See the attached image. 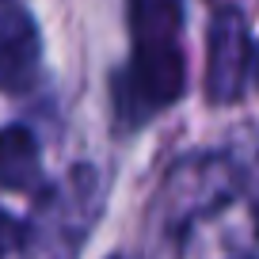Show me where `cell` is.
Listing matches in <instances>:
<instances>
[{"label": "cell", "mask_w": 259, "mask_h": 259, "mask_svg": "<svg viewBox=\"0 0 259 259\" xmlns=\"http://www.w3.org/2000/svg\"><path fill=\"white\" fill-rule=\"evenodd\" d=\"M251 76V31L236 8H221L206 38V96L213 103H236Z\"/></svg>", "instance_id": "2"}, {"label": "cell", "mask_w": 259, "mask_h": 259, "mask_svg": "<svg viewBox=\"0 0 259 259\" xmlns=\"http://www.w3.org/2000/svg\"><path fill=\"white\" fill-rule=\"evenodd\" d=\"M42 76V38L34 19L16 4L0 8V92H31Z\"/></svg>", "instance_id": "3"}, {"label": "cell", "mask_w": 259, "mask_h": 259, "mask_svg": "<svg viewBox=\"0 0 259 259\" xmlns=\"http://www.w3.org/2000/svg\"><path fill=\"white\" fill-rule=\"evenodd\" d=\"M130 69L118 76V107L134 122L153 114L156 107L179 99L183 92V50L179 34H141Z\"/></svg>", "instance_id": "1"}, {"label": "cell", "mask_w": 259, "mask_h": 259, "mask_svg": "<svg viewBox=\"0 0 259 259\" xmlns=\"http://www.w3.org/2000/svg\"><path fill=\"white\" fill-rule=\"evenodd\" d=\"M19 240H23V225H19L12 213L0 210V255H8V251L16 248Z\"/></svg>", "instance_id": "5"}, {"label": "cell", "mask_w": 259, "mask_h": 259, "mask_svg": "<svg viewBox=\"0 0 259 259\" xmlns=\"http://www.w3.org/2000/svg\"><path fill=\"white\" fill-rule=\"evenodd\" d=\"M42 183V160L31 130H0V187L4 191H34Z\"/></svg>", "instance_id": "4"}]
</instances>
